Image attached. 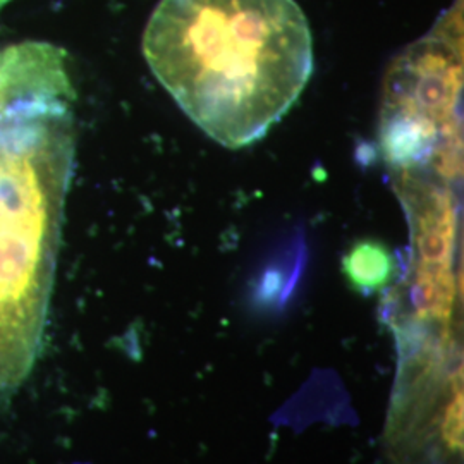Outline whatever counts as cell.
Segmentation results:
<instances>
[{"mask_svg": "<svg viewBox=\"0 0 464 464\" xmlns=\"http://www.w3.org/2000/svg\"><path fill=\"white\" fill-rule=\"evenodd\" d=\"M7 2H11V0H0V9H2V7H4Z\"/></svg>", "mask_w": 464, "mask_h": 464, "instance_id": "obj_5", "label": "cell"}, {"mask_svg": "<svg viewBox=\"0 0 464 464\" xmlns=\"http://www.w3.org/2000/svg\"><path fill=\"white\" fill-rule=\"evenodd\" d=\"M72 162L69 100L0 112V391L24 381L40 353Z\"/></svg>", "mask_w": 464, "mask_h": 464, "instance_id": "obj_2", "label": "cell"}, {"mask_svg": "<svg viewBox=\"0 0 464 464\" xmlns=\"http://www.w3.org/2000/svg\"><path fill=\"white\" fill-rule=\"evenodd\" d=\"M32 99H74L64 50L47 42L0 49V112Z\"/></svg>", "mask_w": 464, "mask_h": 464, "instance_id": "obj_3", "label": "cell"}, {"mask_svg": "<svg viewBox=\"0 0 464 464\" xmlns=\"http://www.w3.org/2000/svg\"><path fill=\"white\" fill-rule=\"evenodd\" d=\"M344 272L351 285L368 293L381 289L391 281L394 264L385 246L379 243H360L349 251L344 260Z\"/></svg>", "mask_w": 464, "mask_h": 464, "instance_id": "obj_4", "label": "cell"}, {"mask_svg": "<svg viewBox=\"0 0 464 464\" xmlns=\"http://www.w3.org/2000/svg\"><path fill=\"white\" fill-rule=\"evenodd\" d=\"M143 53L184 114L227 149L264 138L314 71L312 32L295 0H160Z\"/></svg>", "mask_w": 464, "mask_h": 464, "instance_id": "obj_1", "label": "cell"}]
</instances>
